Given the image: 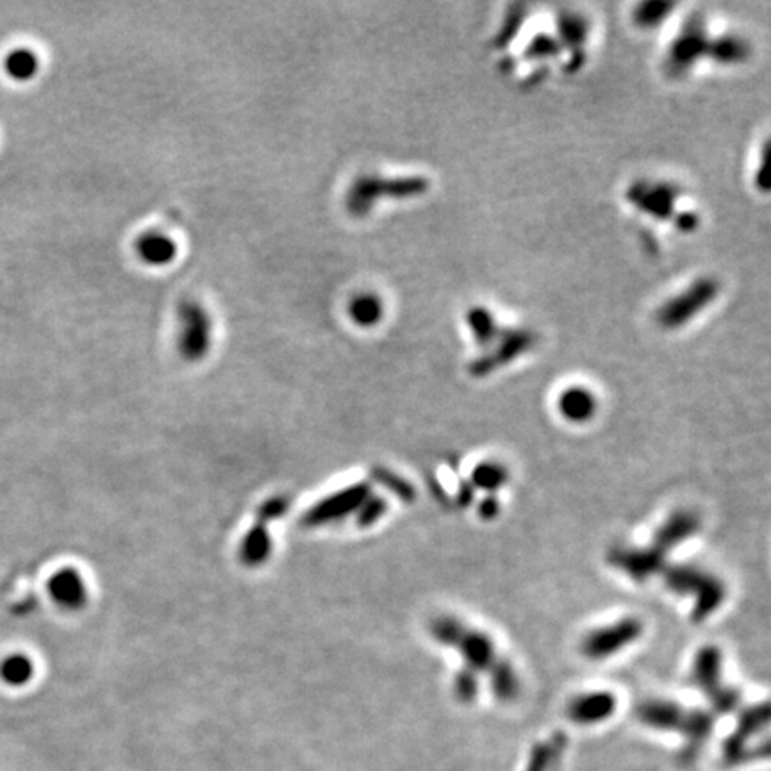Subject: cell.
I'll list each match as a JSON object with an SVG mask.
<instances>
[{
  "label": "cell",
  "instance_id": "9c48e42d",
  "mask_svg": "<svg viewBox=\"0 0 771 771\" xmlns=\"http://www.w3.org/2000/svg\"><path fill=\"white\" fill-rule=\"evenodd\" d=\"M607 564L620 570L634 582H647L666 566V555L652 544L648 546H613L607 552Z\"/></svg>",
  "mask_w": 771,
  "mask_h": 771
},
{
  "label": "cell",
  "instance_id": "52a82bcc",
  "mask_svg": "<svg viewBox=\"0 0 771 771\" xmlns=\"http://www.w3.org/2000/svg\"><path fill=\"white\" fill-rule=\"evenodd\" d=\"M424 190L420 179H382V177H361L356 181L347 195V208L354 217L368 215L382 197H411Z\"/></svg>",
  "mask_w": 771,
  "mask_h": 771
},
{
  "label": "cell",
  "instance_id": "2e32d148",
  "mask_svg": "<svg viewBox=\"0 0 771 771\" xmlns=\"http://www.w3.org/2000/svg\"><path fill=\"white\" fill-rule=\"evenodd\" d=\"M348 314L357 327H375L384 316V302L375 293H361L350 302Z\"/></svg>",
  "mask_w": 771,
  "mask_h": 771
},
{
  "label": "cell",
  "instance_id": "ffe728a7",
  "mask_svg": "<svg viewBox=\"0 0 771 771\" xmlns=\"http://www.w3.org/2000/svg\"><path fill=\"white\" fill-rule=\"evenodd\" d=\"M0 673L5 682L20 686L30 679L32 666H30V661H27L23 655H13L4 661Z\"/></svg>",
  "mask_w": 771,
  "mask_h": 771
},
{
  "label": "cell",
  "instance_id": "ac0fdd59",
  "mask_svg": "<svg viewBox=\"0 0 771 771\" xmlns=\"http://www.w3.org/2000/svg\"><path fill=\"white\" fill-rule=\"evenodd\" d=\"M5 72L14 81H30L39 70V59L30 48H16L11 50L5 57Z\"/></svg>",
  "mask_w": 771,
  "mask_h": 771
},
{
  "label": "cell",
  "instance_id": "3957f363",
  "mask_svg": "<svg viewBox=\"0 0 771 771\" xmlns=\"http://www.w3.org/2000/svg\"><path fill=\"white\" fill-rule=\"evenodd\" d=\"M661 573L670 591L695 596V605L691 609V620L695 623H702L711 618L727 598L725 584L716 575L697 566L666 564Z\"/></svg>",
  "mask_w": 771,
  "mask_h": 771
},
{
  "label": "cell",
  "instance_id": "9a60e30c",
  "mask_svg": "<svg viewBox=\"0 0 771 771\" xmlns=\"http://www.w3.org/2000/svg\"><path fill=\"white\" fill-rule=\"evenodd\" d=\"M488 673H490L492 691L499 702L511 704L519 697L521 684L513 664L508 659L499 657Z\"/></svg>",
  "mask_w": 771,
  "mask_h": 771
},
{
  "label": "cell",
  "instance_id": "e0dca14e",
  "mask_svg": "<svg viewBox=\"0 0 771 771\" xmlns=\"http://www.w3.org/2000/svg\"><path fill=\"white\" fill-rule=\"evenodd\" d=\"M508 481L510 470L499 461H483L474 468L470 475V484L474 486V490H483L488 495H495L508 484Z\"/></svg>",
  "mask_w": 771,
  "mask_h": 771
},
{
  "label": "cell",
  "instance_id": "603a6c76",
  "mask_svg": "<svg viewBox=\"0 0 771 771\" xmlns=\"http://www.w3.org/2000/svg\"><path fill=\"white\" fill-rule=\"evenodd\" d=\"M474 499H475V490H474V486H472L470 483H461L459 492H458V497H456V504H458L459 508H468V506L474 502Z\"/></svg>",
  "mask_w": 771,
  "mask_h": 771
},
{
  "label": "cell",
  "instance_id": "44dd1931",
  "mask_svg": "<svg viewBox=\"0 0 771 771\" xmlns=\"http://www.w3.org/2000/svg\"><path fill=\"white\" fill-rule=\"evenodd\" d=\"M52 591H54V596L59 602L72 604L73 600H77L81 587H79V582H77L75 575H72V573H61V575H57L54 578Z\"/></svg>",
  "mask_w": 771,
  "mask_h": 771
},
{
  "label": "cell",
  "instance_id": "7c38bea8",
  "mask_svg": "<svg viewBox=\"0 0 771 771\" xmlns=\"http://www.w3.org/2000/svg\"><path fill=\"white\" fill-rule=\"evenodd\" d=\"M136 253L145 264L154 268H165L170 266L179 256V245L167 233L149 231L138 238Z\"/></svg>",
  "mask_w": 771,
  "mask_h": 771
},
{
  "label": "cell",
  "instance_id": "8992f818",
  "mask_svg": "<svg viewBox=\"0 0 771 771\" xmlns=\"http://www.w3.org/2000/svg\"><path fill=\"white\" fill-rule=\"evenodd\" d=\"M179 348L184 359L201 361L213 345V316L199 300H184L179 305Z\"/></svg>",
  "mask_w": 771,
  "mask_h": 771
},
{
  "label": "cell",
  "instance_id": "d6986e66",
  "mask_svg": "<svg viewBox=\"0 0 771 771\" xmlns=\"http://www.w3.org/2000/svg\"><path fill=\"white\" fill-rule=\"evenodd\" d=\"M479 691H481L479 673H475L474 670H470V668L463 666V668L456 673L454 682H452V693H454V698H456L459 704L470 706V704H474V702L477 700Z\"/></svg>",
  "mask_w": 771,
  "mask_h": 771
},
{
  "label": "cell",
  "instance_id": "5bb4252c",
  "mask_svg": "<svg viewBox=\"0 0 771 771\" xmlns=\"http://www.w3.org/2000/svg\"><path fill=\"white\" fill-rule=\"evenodd\" d=\"M568 747V738L564 732H555L550 738L537 741L530 752L528 759L525 763L523 771H552L564 754Z\"/></svg>",
  "mask_w": 771,
  "mask_h": 771
},
{
  "label": "cell",
  "instance_id": "4fadbf2b",
  "mask_svg": "<svg viewBox=\"0 0 771 771\" xmlns=\"http://www.w3.org/2000/svg\"><path fill=\"white\" fill-rule=\"evenodd\" d=\"M557 406H559L561 416L571 424L589 422L598 409V402H596L595 395L589 390L580 388V386H573V388L564 390L559 397Z\"/></svg>",
  "mask_w": 771,
  "mask_h": 771
},
{
  "label": "cell",
  "instance_id": "30bf717a",
  "mask_svg": "<svg viewBox=\"0 0 771 771\" xmlns=\"http://www.w3.org/2000/svg\"><path fill=\"white\" fill-rule=\"evenodd\" d=\"M616 709L618 698L611 691H587L568 702L566 718L578 727H593L611 720Z\"/></svg>",
  "mask_w": 771,
  "mask_h": 771
},
{
  "label": "cell",
  "instance_id": "5b68a950",
  "mask_svg": "<svg viewBox=\"0 0 771 771\" xmlns=\"http://www.w3.org/2000/svg\"><path fill=\"white\" fill-rule=\"evenodd\" d=\"M724 655L715 645H707L697 652L691 681L706 695L715 715H727L740 707L741 695L738 690L724 682Z\"/></svg>",
  "mask_w": 771,
  "mask_h": 771
},
{
  "label": "cell",
  "instance_id": "277c9868",
  "mask_svg": "<svg viewBox=\"0 0 771 771\" xmlns=\"http://www.w3.org/2000/svg\"><path fill=\"white\" fill-rule=\"evenodd\" d=\"M431 634L440 645L456 648L465 659V666L475 673H488L501 657L490 634L472 629L454 616L436 618L431 625Z\"/></svg>",
  "mask_w": 771,
  "mask_h": 771
},
{
  "label": "cell",
  "instance_id": "ba28073f",
  "mask_svg": "<svg viewBox=\"0 0 771 771\" xmlns=\"http://www.w3.org/2000/svg\"><path fill=\"white\" fill-rule=\"evenodd\" d=\"M641 636V620L634 616L621 618L616 623L587 632L580 641V654L589 661H605L636 643Z\"/></svg>",
  "mask_w": 771,
  "mask_h": 771
},
{
  "label": "cell",
  "instance_id": "6da1fadb",
  "mask_svg": "<svg viewBox=\"0 0 771 771\" xmlns=\"http://www.w3.org/2000/svg\"><path fill=\"white\" fill-rule=\"evenodd\" d=\"M636 718L641 725L659 731L673 732L684 740L681 758L690 763L702 750L713 734L716 715L706 709H690L675 700L648 698L636 707Z\"/></svg>",
  "mask_w": 771,
  "mask_h": 771
},
{
  "label": "cell",
  "instance_id": "7a4b0ae2",
  "mask_svg": "<svg viewBox=\"0 0 771 771\" xmlns=\"http://www.w3.org/2000/svg\"><path fill=\"white\" fill-rule=\"evenodd\" d=\"M770 725L768 702L747 707L736 724L732 734L722 745V761L727 768H736L752 761L770 758Z\"/></svg>",
  "mask_w": 771,
  "mask_h": 771
},
{
  "label": "cell",
  "instance_id": "8fae6325",
  "mask_svg": "<svg viewBox=\"0 0 771 771\" xmlns=\"http://www.w3.org/2000/svg\"><path fill=\"white\" fill-rule=\"evenodd\" d=\"M702 527V519L695 511L679 510L666 518V521L655 530L650 544L657 548L661 553L668 555V552L681 546L684 541L693 537Z\"/></svg>",
  "mask_w": 771,
  "mask_h": 771
},
{
  "label": "cell",
  "instance_id": "7402d4cb",
  "mask_svg": "<svg viewBox=\"0 0 771 771\" xmlns=\"http://www.w3.org/2000/svg\"><path fill=\"white\" fill-rule=\"evenodd\" d=\"M501 510H502V506H501V502H499V499L495 497V495H486L483 501H481V504H479V516H481V519H484V521H492V519H495L499 514H501Z\"/></svg>",
  "mask_w": 771,
  "mask_h": 771
}]
</instances>
